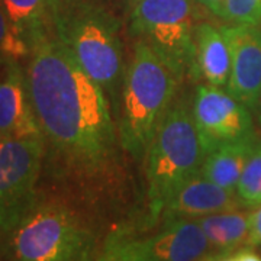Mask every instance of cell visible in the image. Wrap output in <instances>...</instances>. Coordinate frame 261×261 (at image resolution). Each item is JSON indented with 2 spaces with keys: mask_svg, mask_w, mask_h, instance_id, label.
I'll return each mask as SVG.
<instances>
[{
  "mask_svg": "<svg viewBox=\"0 0 261 261\" xmlns=\"http://www.w3.org/2000/svg\"><path fill=\"white\" fill-rule=\"evenodd\" d=\"M25 74L44 141L83 177L106 174L115 160L116 134L102 87L51 34L32 45Z\"/></svg>",
  "mask_w": 261,
  "mask_h": 261,
  "instance_id": "6da1fadb",
  "label": "cell"
},
{
  "mask_svg": "<svg viewBox=\"0 0 261 261\" xmlns=\"http://www.w3.org/2000/svg\"><path fill=\"white\" fill-rule=\"evenodd\" d=\"M178 77L144 41L134 47L122 93L119 135L123 148L141 159L173 105Z\"/></svg>",
  "mask_w": 261,
  "mask_h": 261,
  "instance_id": "7a4b0ae2",
  "label": "cell"
},
{
  "mask_svg": "<svg viewBox=\"0 0 261 261\" xmlns=\"http://www.w3.org/2000/svg\"><path fill=\"white\" fill-rule=\"evenodd\" d=\"M206 149L186 103L170 106L147 151L151 219L161 216L171 196L200 173Z\"/></svg>",
  "mask_w": 261,
  "mask_h": 261,
  "instance_id": "3957f363",
  "label": "cell"
},
{
  "mask_svg": "<svg viewBox=\"0 0 261 261\" xmlns=\"http://www.w3.org/2000/svg\"><path fill=\"white\" fill-rule=\"evenodd\" d=\"M92 248L89 226L58 202H37L9 231L10 261H89Z\"/></svg>",
  "mask_w": 261,
  "mask_h": 261,
  "instance_id": "277c9868",
  "label": "cell"
},
{
  "mask_svg": "<svg viewBox=\"0 0 261 261\" xmlns=\"http://www.w3.org/2000/svg\"><path fill=\"white\" fill-rule=\"evenodd\" d=\"M132 29L178 79L196 74L193 0H137Z\"/></svg>",
  "mask_w": 261,
  "mask_h": 261,
  "instance_id": "5b68a950",
  "label": "cell"
},
{
  "mask_svg": "<svg viewBox=\"0 0 261 261\" xmlns=\"http://www.w3.org/2000/svg\"><path fill=\"white\" fill-rule=\"evenodd\" d=\"M44 138L0 140V229L9 232L37 203Z\"/></svg>",
  "mask_w": 261,
  "mask_h": 261,
  "instance_id": "8992f818",
  "label": "cell"
},
{
  "mask_svg": "<svg viewBox=\"0 0 261 261\" xmlns=\"http://www.w3.org/2000/svg\"><path fill=\"white\" fill-rule=\"evenodd\" d=\"M58 37L77 63L113 97L121 75L122 49L116 28L97 13H84L58 27Z\"/></svg>",
  "mask_w": 261,
  "mask_h": 261,
  "instance_id": "52a82bcc",
  "label": "cell"
},
{
  "mask_svg": "<svg viewBox=\"0 0 261 261\" xmlns=\"http://www.w3.org/2000/svg\"><path fill=\"white\" fill-rule=\"evenodd\" d=\"M105 250L121 261H197L209 254L211 245L195 219H173L144 240L116 233Z\"/></svg>",
  "mask_w": 261,
  "mask_h": 261,
  "instance_id": "ba28073f",
  "label": "cell"
},
{
  "mask_svg": "<svg viewBox=\"0 0 261 261\" xmlns=\"http://www.w3.org/2000/svg\"><path fill=\"white\" fill-rule=\"evenodd\" d=\"M192 112L206 154L226 142L255 135L250 109L221 87L199 86Z\"/></svg>",
  "mask_w": 261,
  "mask_h": 261,
  "instance_id": "9c48e42d",
  "label": "cell"
},
{
  "mask_svg": "<svg viewBox=\"0 0 261 261\" xmlns=\"http://www.w3.org/2000/svg\"><path fill=\"white\" fill-rule=\"evenodd\" d=\"M221 29L231 53L226 92L252 111L261 93V27L229 25Z\"/></svg>",
  "mask_w": 261,
  "mask_h": 261,
  "instance_id": "30bf717a",
  "label": "cell"
},
{
  "mask_svg": "<svg viewBox=\"0 0 261 261\" xmlns=\"http://www.w3.org/2000/svg\"><path fill=\"white\" fill-rule=\"evenodd\" d=\"M44 138L29 99L27 74L15 60H9L0 80V140Z\"/></svg>",
  "mask_w": 261,
  "mask_h": 261,
  "instance_id": "8fae6325",
  "label": "cell"
},
{
  "mask_svg": "<svg viewBox=\"0 0 261 261\" xmlns=\"http://www.w3.org/2000/svg\"><path fill=\"white\" fill-rule=\"evenodd\" d=\"M240 197L197 174L178 189L163 211L164 221L199 219L207 215L238 211Z\"/></svg>",
  "mask_w": 261,
  "mask_h": 261,
  "instance_id": "7c38bea8",
  "label": "cell"
},
{
  "mask_svg": "<svg viewBox=\"0 0 261 261\" xmlns=\"http://www.w3.org/2000/svg\"><path fill=\"white\" fill-rule=\"evenodd\" d=\"M196 74L206 83L222 87L228 84L231 74V53L222 29L211 23L196 25Z\"/></svg>",
  "mask_w": 261,
  "mask_h": 261,
  "instance_id": "4fadbf2b",
  "label": "cell"
},
{
  "mask_svg": "<svg viewBox=\"0 0 261 261\" xmlns=\"http://www.w3.org/2000/svg\"><path fill=\"white\" fill-rule=\"evenodd\" d=\"M258 138L248 137L243 140L226 142L206 155L200 168V176L224 187L231 193H237V186L252 148Z\"/></svg>",
  "mask_w": 261,
  "mask_h": 261,
  "instance_id": "5bb4252c",
  "label": "cell"
},
{
  "mask_svg": "<svg viewBox=\"0 0 261 261\" xmlns=\"http://www.w3.org/2000/svg\"><path fill=\"white\" fill-rule=\"evenodd\" d=\"M202 228L211 248L231 252L248 243L250 215L240 211L219 212L195 219Z\"/></svg>",
  "mask_w": 261,
  "mask_h": 261,
  "instance_id": "9a60e30c",
  "label": "cell"
},
{
  "mask_svg": "<svg viewBox=\"0 0 261 261\" xmlns=\"http://www.w3.org/2000/svg\"><path fill=\"white\" fill-rule=\"evenodd\" d=\"M10 22L20 39L29 48L48 31L51 0H3Z\"/></svg>",
  "mask_w": 261,
  "mask_h": 261,
  "instance_id": "2e32d148",
  "label": "cell"
},
{
  "mask_svg": "<svg viewBox=\"0 0 261 261\" xmlns=\"http://www.w3.org/2000/svg\"><path fill=\"white\" fill-rule=\"evenodd\" d=\"M237 196L241 203L250 207L261 205V141L252 148L237 186Z\"/></svg>",
  "mask_w": 261,
  "mask_h": 261,
  "instance_id": "e0dca14e",
  "label": "cell"
},
{
  "mask_svg": "<svg viewBox=\"0 0 261 261\" xmlns=\"http://www.w3.org/2000/svg\"><path fill=\"white\" fill-rule=\"evenodd\" d=\"M218 16L231 25L261 27V0H225Z\"/></svg>",
  "mask_w": 261,
  "mask_h": 261,
  "instance_id": "ac0fdd59",
  "label": "cell"
},
{
  "mask_svg": "<svg viewBox=\"0 0 261 261\" xmlns=\"http://www.w3.org/2000/svg\"><path fill=\"white\" fill-rule=\"evenodd\" d=\"M31 48L16 34L3 0H0V57L18 61L19 58L28 57Z\"/></svg>",
  "mask_w": 261,
  "mask_h": 261,
  "instance_id": "d6986e66",
  "label": "cell"
},
{
  "mask_svg": "<svg viewBox=\"0 0 261 261\" xmlns=\"http://www.w3.org/2000/svg\"><path fill=\"white\" fill-rule=\"evenodd\" d=\"M250 245H261V205L250 214V233H248Z\"/></svg>",
  "mask_w": 261,
  "mask_h": 261,
  "instance_id": "ffe728a7",
  "label": "cell"
},
{
  "mask_svg": "<svg viewBox=\"0 0 261 261\" xmlns=\"http://www.w3.org/2000/svg\"><path fill=\"white\" fill-rule=\"evenodd\" d=\"M195 2H197L199 5H202L203 8H206L207 10H211L214 15L218 16L225 0H195Z\"/></svg>",
  "mask_w": 261,
  "mask_h": 261,
  "instance_id": "44dd1931",
  "label": "cell"
},
{
  "mask_svg": "<svg viewBox=\"0 0 261 261\" xmlns=\"http://www.w3.org/2000/svg\"><path fill=\"white\" fill-rule=\"evenodd\" d=\"M238 261H261V257L251 250H241L237 252Z\"/></svg>",
  "mask_w": 261,
  "mask_h": 261,
  "instance_id": "7402d4cb",
  "label": "cell"
},
{
  "mask_svg": "<svg viewBox=\"0 0 261 261\" xmlns=\"http://www.w3.org/2000/svg\"><path fill=\"white\" fill-rule=\"evenodd\" d=\"M216 261H238L237 254H231V252H219L216 255Z\"/></svg>",
  "mask_w": 261,
  "mask_h": 261,
  "instance_id": "603a6c76",
  "label": "cell"
},
{
  "mask_svg": "<svg viewBox=\"0 0 261 261\" xmlns=\"http://www.w3.org/2000/svg\"><path fill=\"white\" fill-rule=\"evenodd\" d=\"M252 112L255 115V118H257V122H258V125H260L261 128V93L258 96V100L255 103V106H254V109H252Z\"/></svg>",
  "mask_w": 261,
  "mask_h": 261,
  "instance_id": "cb8c5ba5",
  "label": "cell"
},
{
  "mask_svg": "<svg viewBox=\"0 0 261 261\" xmlns=\"http://www.w3.org/2000/svg\"><path fill=\"white\" fill-rule=\"evenodd\" d=\"M96 261H121V260H118V258H116L115 255H112L109 251L103 250V252L99 255V258H97Z\"/></svg>",
  "mask_w": 261,
  "mask_h": 261,
  "instance_id": "d4e9b609",
  "label": "cell"
},
{
  "mask_svg": "<svg viewBox=\"0 0 261 261\" xmlns=\"http://www.w3.org/2000/svg\"><path fill=\"white\" fill-rule=\"evenodd\" d=\"M216 255H218V254H206L205 257L199 258L197 261H216Z\"/></svg>",
  "mask_w": 261,
  "mask_h": 261,
  "instance_id": "484cf974",
  "label": "cell"
}]
</instances>
